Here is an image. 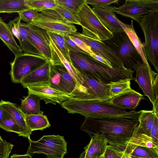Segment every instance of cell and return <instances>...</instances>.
<instances>
[{
	"mask_svg": "<svg viewBox=\"0 0 158 158\" xmlns=\"http://www.w3.org/2000/svg\"><path fill=\"white\" fill-rule=\"evenodd\" d=\"M139 123L137 120L126 118H85L80 129L90 138L95 135H102L109 144L121 150L130 139Z\"/></svg>",
	"mask_w": 158,
	"mask_h": 158,
	"instance_id": "cell-1",
	"label": "cell"
},
{
	"mask_svg": "<svg viewBox=\"0 0 158 158\" xmlns=\"http://www.w3.org/2000/svg\"><path fill=\"white\" fill-rule=\"evenodd\" d=\"M61 106L69 113L94 118H122L138 120L140 113V111H127L113 104L110 100L74 98L64 102Z\"/></svg>",
	"mask_w": 158,
	"mask_h": 158,
	"instance_id": "cell-2",
	"label": "cell"
},
{
	"mask_svg": "<svg viewBox=\"0 0 158 158\" xmlns=\"http://www.w3.org/2000/svg\"><path fill=\"white\" fill-rule=\"evenodd\" d=\"M71 63L80 73L91 77L103 84L127 79L129 71L126 68H110L98 61L86 52L69 51Z\"/></svg>",
	"mask_w": 158,
	"mask_h": 158,
	"instance_id": "cell-3",
	"label": "cell"
},
{
	"mask_svg": "<svg viewBox=\"0 0 158 158\" xmlns=\"http://www.w3.org/2000/svg\"><path fill=\"white\" fill-rule=\"evenodd\" d=\"M136 21L145 38L143 45L146 59L158 71V12H152L140 17Z\"/></svg>",
	"mask_w": 158,
	"mask_h": 158,
	"instance_id": "cell-4",
	"label": "cell"
},
{
	"mask_svg": "<svg viewBox=\"0 0 158 158\" xmlns=\"http://www.w3.org/2000/svg\"><path fill=\"white\" fill-rule=\"evenodd\" d=\"M77 16L82 28L81 34L86 37L97 41H104L114 36L113 33L102 23L86 3L77 13Z\"/></svg>",
	"mask_w": 158,
	"mask_h": 158,
	"instance_id": "cell-5",
	"label": "cell"
},
{
	"mask_svg": "<svg viewBox=\"0 0 158 158\" xmlns=\"http://www.w3.org/2000/svg\"><path fill=\"white\" fill-rule=\"evenodd\" d=\"M114 36L103 42L120 58L127 69L133 70V64L142 60L124 30L112 32Z\"/></svg>",
	"mask_w": 158,
	"mask_h": 158,
	"instance_id": "cell-6",
	"label": "cell"
},
{
	"mask_svg": "<svg viewBox=\"0 0 158 158\" xmlns=\"http://www.w3.org/2000/svg\"><path fill=\"white\" fill-rule=\"evenodd\" d=\"M64 136L59 135L43 136L37 141L28 138L30 143L26 154L33 155L34 153L43 154L47 158H63L67 153V143Z\"/></svg>",
	"mask_w": 158,
	"mask_h": 158,
	"instance_id": "cell-7",
	"label": "cell"
},
{
	"mask_svg": "<svg viewBox=\"0 0 158 158\" xmlns=\"http://www.w3.org/2000/svg\"><path fill=\"white\" fill-rule=\"evenodd\" d=\"M48 61L42 55L24 52L15 56L14 60L10 63V74L12 82L20 83L24 77Z\"/></svg>",
	"mask_w": 158,
	"mask_h": 158,
	"instance_id": "cell-8",
	"label": "cell"
},
{
	"mask_svg": "<svg viewBox=\"0 0 158 158\" xmlns=\"http://www.w3.org/2000/svg\"><path fill=\"white\" fill-rule=\"evenodd\" d=\"M50 86L61 92L72 95L75 98H81L76 82L62 63L52 64L48 82Z\"/></svg>",
	"mask_w": 158,
	"mask_h": 158,
	"instance_id": "cell-9",
	"label": "cell"
},
{
	"mask_svg": "<svg viewBox=\"0 0 158 158\" xmlns=\"http://www.w3.org/2000/svg\"><path fill=\"white\" fill-rule=\"evenodd\" d=\"M133 68L136 71V77L134 80L141 88L144 95L153 104L155 99L153 85L155 77L158 73L152 70L150 65L142 60L135 63Z\"/></svg>",
	"mask_w": 158,
	"mask_h": 158,
	"instance_id": "cell-10",
	"label": "cell"
},
{
	"mask_svg": "<svg viewBox=\"0 0 158 158\" xmlns=\"http://www.w3.org/2000/svg\"><path fill=\"white\" fill-rule=\"evenodd\" d=\"M47 31L64 35H70L77 31L76 27L67 22L39 13L30 24Z\"/></svg>",
	"mask_w": 158,
	"mask_h": 158,
	"instance_id": "cell-11",
	"label": "cell"
},
{
	"mask_svg": "<svg viewBox=\"0 0 158 158\" xmlns=\"http://www.w3.org/2000/svg\"><path fill=\"white\" fill-rule=\"evenodd\" d=\"M70 35L83 41L94 53L102 57L110 63L113 67L126 68L120 58L103 41L91 39L80 33L76 32Z\"/></svg>",
	"mask_w": 158,
	"mask_h": 158,
	"instance_id": "cell-12",
	"label": "cell"
},
{
	"mask_svg": "<svg viewBox=\"0 0 158 158\" xmlns=\"http://www.w3.org/2000/svg\"><path fill=\"white\" fill-rule=\"evenodd\" d=\"M29 92L39 96L46 104L61 105L64 102L75 98L73 95L61 92L51 87L48 82L36 84L27 87Z\"/></svg>",
	"mask_w": 158,
	"mask_h": 158,
	"instance_id": "cell-13",
	"label": "cell"
},
{
	"mask_svg": "<svg viewBox=\"0 0 158 158\" xmlns=\"http://www.w3.org/2000/svg\"><path fill=\"white\" fill-rule=\"evenodd\" d=\"M27 31L28 38L31 43L48 61L52 62V53L50 40L47 31L28 24Z\"/></svg>",
	"mask_w": 158,
	"mask_h": 158,
	"instance_id": "cell-14",
	"label": "cell"
},
{
	"mask_svg": "<svg viewBox=\"0 0 158 158\" xmlns=\"http://www.w3.org/2000/svg\"><path fill=\"white\" fill-rule=\"evenodd\" d=\"M80 74L83 79L84 85L92 99L100 100L111 99L109 91V84H102L90 76Z\"/></svg>",
	"mask_w": 158,
	"mask_h": 158,
	"instance_id": "cell-15",
	"label": "cell"
},
{
	"mask_svg": "<svg viewBox=\"0 0 158 158\" xmlns=\"http://www.w3.org/2000/svg\"><path fill=\"white\" fill-rule=\"evenodd\" d=\"M110 10L114 12L136 21L140 17L152 11L146 9L138 2L136 0H126L118 7L109 6Z\"/></svg>",
	"mask_w": 158,
	"mask_h": 158,
	"instance_id": "cell-16",
	"label": "cell"
},
{
	"mask_svg": "<svg viewBox=\"0 0 158 158\" xmlns=\"http://www.w3.org/2000/svg\"><path fill=\"white\" fill-rule=\"evenodd\" d=\"M0 106L19 126L21 131V136L28 138L31 134L32 131L27 124L25 115L19 107L13 103L2 100L0 102Z\"/></svg>",
	"mask_w": 158,
	"mask_h": 158,
	"instance_id": "cell-17",
	"label": "cell"
},
{
	"mask_svg": "<svg viewBox=\"0 0 158 158\" xmlns=\"http://www.w3.org/2000/svg\"><path fill=\"white\" fill-rule=\"evenodd\" d=\"M109 6H93L91 9L102 23L111 32L123 30L117 21V17L110 10Z\"/></svg>",
	"mask_w": 158,
	"mask_h": 158,
	"instance_id": "cell-18",
	"label": "cell"
},
{
	"mask_svg": "<svg viewBox=\"0 0 158 158\" xmlns=\"http://www.w3.org/2000/svg\"><path fill=\"white\" fill-rule=\"evenodd\" d=\"M138 146L158 148V145L154 142L151 137L144 134L138 125L130 139L121 148V150L127 154Z\"/></svg>",
	"mask_w": 158,
	"mask_h": 158,
	"instance_id": "cell-19",
	"label": "cell"
},
{
	"mask_svg": "<svg viewBox=\"0 0 158 158\" xmlns=\"http://www.w3.org/2000/svg\"><path fill=\"white\" fill-rule=\"evenodd\" d=\"M107 143V140L102 135H94L84 148L85 151L79 158H97L104 155Z\"/></svg>",
	"mask_w": 158,
	"mask_h": 158,
	"instance_id": "cell-20",
	"label": "cell"
},
{
	"mask_svg": "<svg viewBox=\"0 0 158 158\" xmlns=\"http://www.w3.org/2000/svg\"><path fill=\"white\" fill-rule=\"evenodd\" d=\"M145 99L141 94L132 89L114 97L110 101L120 107L131 110L135 109L141 100Z\"/></svg>",
	"mask_w": 158,
	"mask_h": 158,
	"instance_id": "cell-21",
	"label": "cell"
},
{
	"mask_svg": "<svg viewBox=\"0 0 158 158\" xmlns=\"http://www.w3.org/2000/svg\"><path fill=\"white\" fill-rule=\"evenodd\" d=\"M50 62L48 61L24 77L20 82L24 88L36 84L49 82Z\"/></svg>",
	"mask_w": 158,
	"mask_h": 158,
	"instance_id": "cell-22",
	"label": "cell"
},
{
	"mask_svg": "<svg viewBox=\"0 0 158 158\" xmlns=\"http://www.w3.org/2000/svg\"><path fill=\"white\" fill-rule=\"evenodd\" d=\"M41 98L28 92V95L22 100L20 109L25 115H42L44 112L40 108Z\"/></svg>",
	"mask_w": 158,
	"mask_h": 158,
	"instance_id": "cell-23",
	"label": "cell"
},
{
	"mask_svg": "<svg viewBox=\"0 0 158 158\" xmlns=\"http://www.w3.org/2000/svg\"><path fill=\"white\" fill-rule=\"evenodd\" d=\"M41 12L53 18L71 24L80 25L77 19V14L73 12L65 7L58 4L54 9L44 10Z\"/></svg>",
	"mask_w": 158,
	"mask_h": 158,
	"instance_id": "cell-24",
	"label": "cell"
},
{
	"mask_svg": "<svg viewBox=\"0 0 158 158\" xmlns=\"http://www.w3.org/2000/svg\"><path fill=\"white\" fill-rule=\"evenodd\" d=\"M0 39L15 56L22 53L23 51L20 46L17 44L8 24L3 20L0 23Z\"/></svg>",
	"mask_w": 158,
	"mask_h": 158,
	"instance_id": "cell-25",
	"label": "cell"
},
{
	"mask_svg": "<svg viewBox=\"0 0 158 158\" xmlns=\"http://www.w3.org/2000/svg\"><path fill=\"white\" fill-rule=\"evenodd\" d=\"M50 40L51 47L52 49L74 79L77 89L80 90H82L85 87L83 79L81 75L73 67L71 63L67 61L64 57L50 38Z\"/></svg>",
	"mask_w": 158,
	"mask_h": 158,
	"instance_id": "cell-26",
	"label": "cell"
},
{
	"mask_svg": "<svg viewBox=\"0 0 158 158\" xmlns=\"http://www.w3.org/2000/svg\"><path fill=\"white\" fill-rule=\"evenodd\" d=\"M117 20L127 35L132 43L139 54L142 60L148 65H149L148 61L146 59L145 56L143 44L134 29L133 25V20H131V24L128 25L123 23L118 18Z\"/></svg>",
	"mask_w": 158,
	"mask_h": 158,
	"instance_id": "cell-27",
	"label": "cell"
},
{
	"mask_svg": "<svg viewBox=\"0 0 158 158\" xmlns=\"http://www.w3.org/2000/svg\"><path fill=\"white\" fill-rule=\"evenodd\" d=\"M29 9L25 0H0V13H18Z\"/></svg>",
	"mask_w": 158,
	"mask_h": 158,
	"instance_id": "cell-28",
	"label": "cell"
},
{
	"mask_svg": "<svg viewBox=\"0 0 158 158\" xmlns=\"http://www.w3.org/2000/svg\"><path fill=\"white\" fill-rule=\"evenodd\" d=\"M25 116L27 124L32 132L38 130L43 131L51 126L45 115H25Z\"/></svg>",
	"mask_w": 158,
	"mask_h": 158,
	"instance_id": "cell-29",
	"label": "cell"
},
{
	"mask_svg": "<svg viewBox=\"0 0 158 158\" xmlns=\"http://www.w3.org/2000/svg\"><path fill=\"white\" fill-rule=\"evenodd\" d=\"M27 23H21L20 29V46L24 53L42 55L29 40L27 31Z\"/></svg>",
	"mask_w": 158,
	"mask_h": 158,
	"instance_id": "cell-30",
	"label": "cell"
},
{
	"mask_svg": "<svg viewBox=\"0 0 158 158\" xmlns=\"http://www.w3.org/2000/svg\"><path fill=\"white\" fill-rule=\"evenodd\" d=\"M138 120V126L142 129L144 134L150 137L151 131L153 126L155 115L152 110H140Z\"/></svg>",
	"mask_w": 158,
	"mask_h": 158,
	"instance_id": "cell-31",
	"label": "cell"
},
{
	"mask_svg": "<svg viewBox=\"0 0 158 158\" xmlns=\"http://www.w3.org/2000/svg\"><path fill=\"white\" fill-rule=\"evenodd\" d=\"M131 80L129 79H123L109 83V91L111 99L118 95L131 89Z\"/></svg>",
	"mask_w": 158,
	"mask_h": 158,
	"instance_id": "cell-32",
	"label": "cell"
},
{
	"mask_svg": "<svg viewBox=\"0 0 158 158\" xmlns=\"http://www.w3.org/2000/svg\"><path fill=\"white\" fill-rule=\"evenodd\" d=\"M27 6L30 9L41 12L46 9H53L58 5L55 0H25Z\"/></svg>",
	"mask_w": 158,
	"mask_h": 158,
	"instance_id": "cell-33",
	"label": "cell"
},
{
	"mask_svg": "<svg viewBox=\"0 0 158 158\" xmlns=\"http://www.w3.org/2000/svg\"><path fill=\"white\" fill-rule=\"evenodd\" d=\"M47 32L56 48L69 62H71L69 51L65 43L63 35L47 31Z\"/></svg>",
	"mask_w": 158,
	"mask_h": 158,
	"instance_id": "cell-34",
	"label": "cell"
},
{
	"mask_svg": "<svg viewBox=\"0 0 158 158\" xmlns=\"http://www.w3.org/2000/svg\"><path fill=\"white\" fill-rule=\"evenodd\" d=\"M126 154L138 157L158 158V149L155 148L138 146Z\"/></svg>",
	"mask_w": 158,
	"mask_h": 158,
	"instance_id": "cell-35",
	"label": "cell"
},
{
	"mask_svg": "<svg viewBox=\"0 0 158 158\" xmlns=\"http://www.w3.org/2000/svg\"><path fill=\"white\" fill-rule=\"evenodd\" d=\"M2 110L4 113V117L0 121V127L8 132L16 133L18 134L19 136H21V131L19 126L9 114Z\"/></svg>",
	"mask_w": 158,
	"mask_h": 158,
	"instance_id": "cell-36",
	"label": "cell"
},
{
	"mask_svg": "<svg viewBox=\"0 0 158 158\" xmlns=\"http://www.w3.org/2000/svg\"><path fill=\"white\" fill-rule=\"evenodd\" d=\"M57 3L73 12L77 14L84 4L86 0H55Z\"/></svg>",
	"mask_w": 158,
	"mask_h": 158,
	"instance_id": "cell-37",
	"label": "cell"
},
{
	"mask_svg": "<svg viewBox=\"0 0 158 158\" xmlns=\"http://www.w3.org/2000/svg\"><path fill=\"white\" fill-rule=\"evenodd\" d=\"M38 13V12L31 9L26 10L18 13L21 20L30 25Z\"/></svg>",
	"mask_w": 158,
	"mask_h": 158,
	"instance_id": "cell-38",
	"label": "cell"
},
{
	"mask_svg": "<svg viewBox=\"0 0 158 158\" xmlns=\"http://www.w3.org/2000/svg\"><path fill=\"white\" fill-rule=\"evenodd\" d=\"M124 154L123 151L108 144L104 155V158H121Z\"/></svg>",
	"mask_w": 158,
	"mask_h": 158,
	"instance_id": "cell-39",
	"label": "cell"
},
{
	"mask_svg": "<svg viewBox=\"0 0 158 158\" xmlns=\"http://www.w3.org/2000/svg\"><path fill=\"white\" fill-rule=\"evenodd\" d=\"M21 19L19 16L14 19L10 20L8 24L13 34L18 40L20 39V29Z\"/></svg>",
	"mask_w": 158,
	"mask_h": 158,
	"instance_id": "cell-40",
	"label": "cell"
},
{
	"mask_svg": "<svg viewBox=\"0 0 158 158\" xmlns=\"http://www.w3.org/2000/svg\"><path fill=\"white\" fill-rule=\"evenodd\" d=\"M14 145L4 140L0 143V158H8Z\"/></svg>",
	"mask_w": 158,
	"mask_h": 158,
	"instance_id": "cell-41",
	"label": "cell"
},
{
	"mask_svg": "<svg viewBox=\"0 0 158 158\" xmlns=\"http://www.w3.org/2000/svg\"><path fill=\"white\" fill-rule=\"evenodd\" d=\"M136 1L152 12H158V0H136Z\"/></svg>",
	"mask_w": 158,
	"mask_h": 158,
	"instance_id": "cell-42",
	"label": "cell"
},
{
	"mask_svg": "<svg viewBox=\"0 0 158 158\" xmlns=\"http://www.w3.org/2000/svg\"><path fill=\"white\" fill-rule=\"evenodd\" d=\"M118 0H86L85 3L93 6H100L110 5L112 3L118 4Z\"/></svg>",
	"mask_w": 158,
	"mask_h": 158,
	"instance_id": "cell-43",
	"label": "cell"
},
{
	"mask_svg": "<svg viewBox=\"0 0 158 158\" xmlns=\"http://www.w3.org/2000/svg\"><path fill=\"white\" fill-rule=\"evenodd\" d=\"M66 47L69 51L85 52L71 40L68 35H63Z\"/></svg>",
	"mask_w": 158,
	"mask_h": 158,
	"instance_id": "cell-44",
	"label": "cell"
},
{
	"mask_svg": "<svg viewBox=\"0 0 158 158\" xmlns=\"http://www.w3.org/2000/svg\"><path fill=\"white\" fill-rule=\"evenodd\" d=\"M68 35L70 38L84 52L89 54L94 53L91 50L90 48L83 41L70 35Z\"/></svg>",
	"mask_w": 158,
	"mask_h": 158,
	"instance_id": "cell-45",
	"label": "cell"
},
{
	"mask_svg": "<svg viewBox=\"0 0 158 158\" xmlns=\"http://www.w3.org/2000/svg\"><path fill=\"white\" fill-rule=\"evenodd\" d=\"M150 137L154 142L158 145V117L156 115L151 131Z\"/></svg>",
	"mask_w": 158,
	"mask_h": 158,
	"instance_id": "cell-46",
	"label": "cell"
},
{
	"mask_svg": "<svg viewBox=\"0 0 158 158\" xmlns=\"http://www.w3.org/2000/svg\"><path fill=\"white\" fill-rule=\"evenodd\" d=\"M90 56L98 61L107 65V66L113 68L110 63L101 56L95 53L90 54Z\"/></svg>",
	"mask_w": 158,
	"mask_h": 158,
	"instance_id": "cell-47",
	"label": "cell"
},
{
	"mask_svg": "<svg viewBox=\"0 0 158 158\" xmlns=\"http://www.w3.org/2000/svg\"><path fill=\"white\" fill-rule=\"evenodd\" d=\"M153 90L155 98L158 97V75L155 77L153 85Z\"/></svg>",
	"mask_w": 158,
	"mask_h": 158,
	"instance_id": "cell-48",
	"label": "cell"
},
{
	"mask_svg": "<svg viewBox=\"0 0 158 158\" xmlns=\"http://www.w3.org/2000/svg\"><path fill=\"white\" fill-rule=\"evenodd\" d=\"M153 105V108L152 111L154 112L155 115L158 117V97L155 98Z\"/></svg>",
	"mask_w": 158,
	"mask_h": 158,
	"instance_id": "cell-49",
	"label": "cell"
},
{
	"mask_svg": "<svg viewBox=\"0 0 158 158\" xmlns=\"http://www.w3.org/2000/svg\"><path fill=\"white\" fill-rule=\"evenodd\" d=\"M10 158H32L31 156L27 154L25 155H19L14 154L11 155Z\"/></svg>",
	"mask_w": 158,
	"mask_h": 158,
	"instance_id": "cell-50",
	"label": "cell"
},
{
	"mask_svg": "<svg viewBox=\"0 0 158 158\" xmlns=\"http://www.w3.org/2000/svg\"><path fill=\"white\" fill-rule=\"evenodd\" d=\"M4 113L3 111L0 106V121L3 118Z\"/></svg>",
	"mask_w": 158,
	"mask_h": 158,
	"instance_id": "cell-51",
	"label": "cell"
},
{
	"mask_svg": "<svg viewBox=\"0 0 158 158\" xmlns=\"http://www.w3.org/2000/svg\"><path fill=\"white\" fill-rule=\"evenodd\" d=\"M121 158H129V155H128L125 154H124Z\"/></svg>",
	"mask_w": 158,
	"mask_h": 158,
	"instance_id": "cell-52",
	"label": "cell"
},
{
	"mask_svg": "<svg viewBox=\"0 0 158 158\" xmlns=\"http://www.w3.org/2000/svg\"><path fill=\"white\" fill-rule=\"evenodd\" d=\"M129 157L131 158H145V157H136V156H129Z\"/></svg>",
	"mask_w": 158,
	"mask_h": 158,
	"instance_id": "cell-53",
	"label": "cell"
},
{
	"mask_svg": "<svg viewBox=\"0 0 158 158\" xmlns=\"http://www.w3.org/2000/svg\"><path fill=\"white\" fill-rule=\"evenodd\" d=\"M5 140H4L1 137V136L0 135V143L3 142Z\"/></svg>",
	"mask_w": 158,
	"mask_h": 158,
	"instance_id": "cell-54",
	"label": "cell"
},
{
	"mask_svg": "<svg viewBox=\"0 0 158 158\" xmlns=\"http://www.w3.org/2000/svg\"><path fill=\"white\" fill-rule=\"evenodd\" d=\"M97 158H104V155L100 157H99Z\"/></svg>",
	"mask_w": 158,
	"mask_h": 158,
	"instance_id": "cell-55",
	"label": "cell"
},
{
	"mask_svg": "<svg viewBox=\"0 0 158 158\" xmlns=\"http://www.w3.org/2000/svg\"><path fill=\"white\" fill-rule=\"evenodd\" d=\"M3 20L2 18L0 16V23H1V22Z\"/></svg>",
	"mask_w": 158,
	"mask_h": 158,
	"instance_id": "cell-56",
	"label": "cell"
},
{
	"mask_svg": "<svg viewBox=\"0 0 158 158\" xmlns=\"http://www.w3.org/2000/svg\"><path fill=\"white\" fill-rule=\"evenodd\" d=\"M129 158H131L130 157H129Z\"/></svg>",
	"mask_w": 158,
	"mask_h": 158,
	"instance_id": "cell-57",
	"label": "cell"
}]
</instances>
